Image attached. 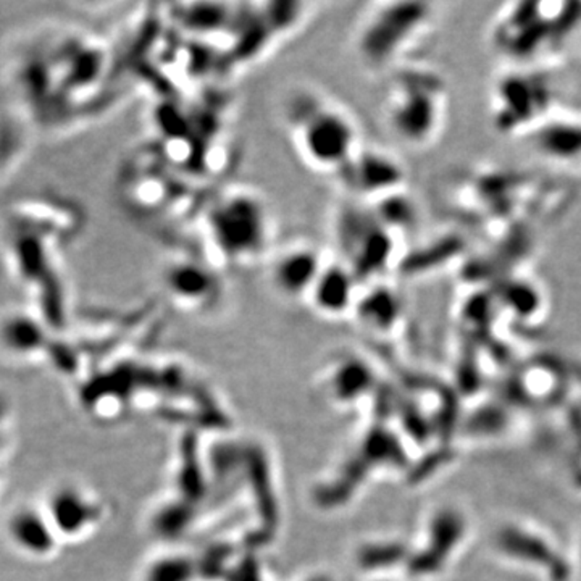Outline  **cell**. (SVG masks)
Wrapping results in <instances>:
<instances>
[{
  "instance_id": "obj_9",
  "label": "cell",
  "mask_w": 581,
  "mask_h": 581,
  "mask_svg": "<svg viewBox=\"0 0 581 581\" xmlns=\"http://www.w3.org/2000/svg\"><path fill=\"white\" fill-rule=\"evenodd\" d=\"M362 286L361 278L331 252L304 305L320 319H349L354 313Z\"/></svg>"
},
{
  "instance_id": "obj_2",
  "label": "cell",
  "mask_w": 581,
  "mask_h": 581,
  "mask_svg": "<svg viewBox=\"0 0 581 581\" xmlns=\"http://www.w3.org/2000/svg\"><path fill=\"white\" fill-rule=\"evenodd\" d=\"M277 233L275 210L256 186H225L209 199L202 212V234L219 267L263 265L277 246Z\"/></svg>"
},
{
  "instance_id": "obj_4",
  "label": "cell",
  "mask_w": 581,
  "mask_h": 581,
  "mask_svg": "<svg viewBox=\"0 0 581 581\" xmlns=\"http://www.w3.org/2000/svg\"><path fill=\"white\" fill-rule=\"evenodd\" d=\"M433 20L434 14L425 4H372L355 22V56L367 70L380 75L415 62L412 52L430 35Z\"/></svg>"
},
{
  "instance_id": "obj_13",
  "label": "cell",
  "mask_w": 581,
  "mask_h": 581,
  "mask_svg": "<svg viewBox=\"0 0 581 581\" xmlns=\"http://www.w3.org/2000/svg\"><path fill=\"white\" fill-rule=\"evenodd\" d=\"M580 562H581V545H580Z\"/></svg>"
},
{
  "instance_id": "obj_11",
  "label": "cell",
  "mask_w": 581,
  "mask_h": 581,
  "mask_svg": "<svg viewBox=\"0 0 581 581\" xmlns=\"http://www.w3.org/2000/svg\"><path fill=\"white\" fill-rule=\"evenodd\" d=\"M5 528L10 545L31 559H47L62 541L43 507L36 505H23L12 512Z\"/></svg>"
},
{
  "instance_id": "obj_7",
  "label": "cell",
  "mask_w": 581,
  "mask_h": 581,
  "mask_svg": "<svg viewBox=\"0 0 581 581\" xmlns=\"http://www.w3.org/2000/svg\"><path fill=\"white\" fill-rule=\"evenodd\" d=\"M336 181L346 199L375 206L405 191L404 165L390 150L365 142Z\"/></svg>"
},
{
  "instance_id": "obj_8",
  "label": "cell",
  "mask_w": 581,
  "mask_h": 581,
  "mask_svg": "<svg viewBox=\"0 0 581 581\" xmlns=\"http://www.w3.org/2000/svg\"><path fill=\"white\" fill-rule=\"evenodd\" d=\"M219 265L212 259L170 257L162 271L167 298L186 312H204L221 298Z\"/></svg>"
},
{
  "instance_id": "obj_10",
  "label": "cell",
  "mask_w": 581,
  "mask_h": 581,
  "mask_svg": "<svg viewBox=\"0 0 581 581\" xmlns=\"http://www.w3.org/2000/svg\"><path fill=\"white\" fill-rule=\"evenodd\" d=\"M43 509L60 539L78 538L93 528L97 515L96 503L85 489L68 483L50 491Z\"/></svg>"
},
{
  "instance_id": "obj_1",
  "label": "cell",
  "mask_w": 581,
  "mask_h": 581,
  "mask_svg": "<svg viewBox=\"0 0 581 581\" xmlns=\"http://www.w3.org/2000/svg\"><path fill=\"white\" fill-rule=\"evenodd\" d=\"M281 123L290 152L317 177H340L365 144L357 115L321 87L299 85L281 104Z\"/></svg>"
},
{
  "instance_id": "obj_12",
  "label": "cell",
  "mask_w": 581,
  "mask_h": 581,
  "mask_svg": "<svg viewBox=\"0 0 581 581\" xmlns=\"http://www.w3.org/2000/svg\"><path fill=\"white\" fill-rule=\"evenodd\" d=\"M46 325L39 315L8 313L0 321V348L15 359H31L47 346Z\"/></svg>"
},
{
  "instance_id": "obj_5",
  "label": "cell",
  "mask_w": 581,
  "mask_h": 581,
  "mask_svg": "<svg viewBox=\"0 0 581 581\" xmlns=\"http://www.w3.org/2000/svg\"><path fill=\"white\" fill-rule=\"evenodd\" d=\"M334 241L341 259L361 278L362 283L383 280L396 259L399 236L396 229L372 207L344 199L334 213Z\"/></svg>"
},
{
  "instance_id": "obj_3",
  "label": "cell",
  "mask_w": 581,
  "mask_h": 581,
  "mask_svg": "<svg viewBox=\"0 0 581 581\" xmlns=\"http://www.w3.org/2000/svg\"><path fill=\"white\" fill-rule=\"evenodd\" d=\"M382 118L405 149H428L440 139L447 117V86L438 71L417 62L383 75Z\"/></svg>"
},
{
  "instance_id": "obj_6",
  "label": "cell",
  "mask_w": 581,
  "mask_h": 581,
  "mask_svg": "<svg viewBox=\"0 0 581 581\" xmlns=\"http://www.w3.org/2000/svg\"><path fill=\"white\" fill-rule=\"evenodd\" d=\"M331 257V250L309 236H292L277 246L263 262L265 280L277 298L305 304L309 292Z\"/></svg>"
}]
</instances>
